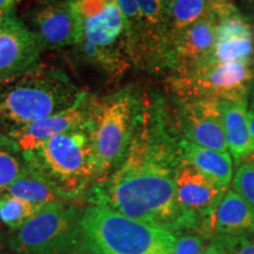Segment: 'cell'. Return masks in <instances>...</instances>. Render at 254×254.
<instances>
[{
  "instance_id": "18",
  "label": "cell",
  "mask_w": 254,
  "mask_h": 254,
  "mask_svg": "<svg viewBox=\"0 0 254 254\" xmlns=\"http://www.w3.org/2000/svg\"><path fill=\"white\" fill-rule=\"evenodd\" d=\"M5 192L41 207L55 204H67L72 201L58 187L28 164L26 170L9 185Z\"/></svg>"
},
{
  "instance_id": "5",
  "label": "cell",
  "mask_w": 254,
  "mask_h": 254,
  "mask_svg": "<svg viewBox=\"0 0 254 254\" xmlns=\"http://www.w3.org/2000/svg\"><path fill=\"white\" fill-rule=\"evenodd\" d=\"M91 131L92 123L24 152L26 163L47 178L72 201L95 183Z\"/></svg>"
},
{
  "instance_id": "8",
  "label": "cell",
  "mask_w": 254,
  "mask_h": 254,
  "mask_svg": "<svg viewBox=\"0 0 254 254\" xmlns=\"http://www.w3.org/2000/svg\"><path fill=\"white\" fill-rule=\"evenodd\" d=\"M81 214L71 202L46 206L12 237V250L15 254L55 252L84 231Z\"/></svg>"
},
{
  "instance_id": "24",
  "label": "cell",
  "mask_w": 254,
  "mask_h": 254,
  "mask_svg": "<svg viewBox=\"0 0 254 254\" xmlns=\"http://www.w3.org/2000/svg\"><path fill=\"white\" fill-rule=\"evenodd\" d=\"M234 190L254 207V163L247 160L238 168L233 180Z\"/></svg>"
},
{
  "instance_id": "29",
  "label": "cell",
  "mask_w": 254,
  "mask_h": 254,
  "mask_svg": "<svg viewBox=\"0 0 254 254\" xmlns=\"http://www.w3.org/2000/svg\"><path fill=\"white\" fill-rule=\"evenodd\" d=\"M240 2L246 8V11L254 15V0H240Z\"/></svg>"
},
{
  "instance_id": "27",
  "label": "cell",
  "mask_w": 254,
  "mask_h": 254,
  "mask_svg": "<svg viewBox=\"0 0 254 254\" xmlns=\"http://www.w3.org/2000/svg\"><path fill=\"white\" fill-rule=\"evenodd\" d=\"M202 241L199 237L184 236L176 241L173 254H201Z\"/></svg>"
},
{
  "instance_id": "14",
  "label": "cell",
  "mask_w": 254,
  "mask_h": 254,
  "mask_svg": "<svg viewBox=\"0 0 254 254\" xmlns=\"http://www.w3.org/2000/svg\"><path fill=\"white\" fill-rule=\"evenodd\" d=\"M178 204L195 218H207L220 202L222 190L183 159L176 174Z\"/></svg>"
},
{
  "instance_id": "19",
  "label": "cell",
  "mask_w": 254,
  "mask_h": 254,
  "mask_svg": "<svg viewBox=\"0 0 254 254\" xmlns=\"http://www.w3.org/2000/svg\"><path fill=\"white\" fill-rule=\"evenodd\" d=\"M164 1L165 18L160 47L164 41L211 13L209 0H164Z\"/></svg>"
},
{
  "instance_id": "23",
  "label": "cell",
  "mask_w": 254,
  "mask_h": 254,
  "mask_svg": "<svg viewBox=\"0 0 254 254\" xmlns=\"http://www.w3.org/2000/svg\"><path fill=\"white\" fill-rule=\"evenodd\" d=\"M252 38L254 39V27L239 12L218 21L215 30V41Z\"/></svg>"
},
{
  "instance_id": "6",
  "label": "cell",
  "mask_w": 254,
  "mask_h": 254,
  "mask_svg": "<svg viewBox=\"0 0 254 254\" xmlns=\"http://www.w3.org/2000/svg\"><path fill=\"white\" fill-rule=\"evenodd\" d=\"M81 226L103 254H173L172 232L90 205L82 211Z\"/></svg>"
},
{
  "instance_id": "17",
  "label": "cell",
  "mask_w": 254,
  "mask_h": 254,
  "mask_svg": "<svg viewBox=\"0 0 254 254\" xmlns=\"http://www.w3.org/2000/svg\"><path fill=\"white\" fill-rule=\"evenodd\" d=\"M225 134L237 163L249 160L254 153V138L250 131L246 104L220 101Z\"/></svg>"
},
{
  "instance_id": "4",
  "label": "cell",
  "mask_w": 254,
  "mask_h": 254,
  "mask_svg": "<svg viewBox=\"0 0 254 254\" xmlns=\"http://www.w3.org/2000/svg\"><path fill=\"white\" fill-rule=\"evenodd\" d=\"M81 30L77 47L82 58L111 77L132 66L126 44V23L118 0H67Z\"/></svg>"
},
{
  "instance_id": "26",
  "label": "cell",
  "mask_w": 254,
  "mask_h": 254,
  "mask_svg": "<svg viewBox=\"0 0 254 254\" xmlns=\"http://www.w3.org/2000/svg\"><path fill=\"white\" fill-rule=\"evenodd\" d=\"M51 254H103L97 246L92 243L85 231L72 239L69 243L56 250Z\"/></svg>"
},
{
  "instance_id": "3",
  "label": "cell",
  "mask_w": 254,
  "mask_h": 254,
  "mask_svg": "<svg viewBox=\"0 0 254 254\" xmlns=\"http://www.w3.org/2000/svg\"><path fill=\"white\" fill-rule=\"evenodd\" d=\"M146 94L136 85H126L99 98L92 122L91 148L95 182L122 164L140 123Z\"/></svg>"
},
{
  "instance_id": "13",
  "label": "cell",
  "mask_w": 254,
  "mask_h": 254,
  "mask_svg": "<svg viewBox=\"0 0 254 254\" xmlns=\"http://www.w3.org/2000/svg\"><path fill=\"white\" fill-rule=\"evenodd\" d=\"M27 26L44 50L77 46L81 40L80 25L67 0H43L32 9Z\"/></svg>"
},
{
  "instance_id": "16",
  "label": "cell",
  "mask_w": 254,
  "mask_h": 254,
  "mask_svg": "<svg viewBox=\"0 0 254 254\" xmlns=\"http://www.w3.org/2000/svg\"><path fill=\"white\" fill-rule=\"evenodd\" d=\"M179 146L184 160L220 189L227 190L233 174V164L228 152L209 150L186 139H182Z\"/></svg>"
},
{
  "instance_id": "10",
  "label": "cell",
  "mask_w": 254,
  "mask_h": 254,
  "mask_svg": "<svg viewBox=\"0 0 254 254\" xmlns=\"http://www.w3.org/2000/svg\"><path fill=\"white\" fill-rule=\"evenodd\" d=\"M178 128L184 139L219 152H227L220 100L180 98L177 107Z\"/></svg>"
},
{
  "instance_id": "15",
  "label": "cell",
  "mask_w": 254,
  "mask_h": 254,
  "mask_svg": "<svg viewBox=\"0 0 254 254\" xmlns=\"http://www.w3.org/2000/svg\"><path fill=\"white\" fill-rule=\"evenodd\" d=\"M205 226L209 232L221 236L254 232V207L236 190H227L207 218Z\"/></svg>"
},
{
  "instance_id": "22",
  "label": "cell",
  "mask_w": 254,
  "mask_h": 254,
  "mask_svg": "<svg viewBox=\"0 0 254 254\" xmlns=\"http://www.w3.org/2000/svg\"><path fill=\"white\" fill-rule=\"evenodd\" d=\"M43 208L6 192L0 194V220L12 230L18 231Z\"/></svg>"
},
{
  "instance_id": "32",
  "label": "cell",
  "mask_w": 254,
  "mask_h": 254,
  "mask_svg": "<svg viewBox=\"0 0 254 254\" xmlns=\"http://www.w3.org/2000/svg\"><path fill=\"white\" fill-rule=\"evenodd\" d=\"M250 100H251V110L254 111V80L251 85V90H250Z\"/></svg>"
},
{
  "instance_id": "9",
  "label": "cell",
  "mask_w": 254,
  "mask_h": 254,
  "mask_svg": "<svg viewBox=\"0 0 254 254\" xmlns=\"http://www.w3.org/2000/svg\"><path fill=\"white\" fill-rule=\"evenodd\" d=\"M217 25L218 19L209 13L164 41L155 68H168L177 74L205 62L214 46Z\"/></svg>"
},
{
  "instance_id": "11",
  "label": "cell",
  "mask_w": 254,
  "mask_h": 254,
  "mask_svg": "<svg viewBox=\"0 0 254 254\" xmlns=\"http://www.w3.org/2000/svg\"><path fill=\"white\" fill-rule=\"evenodd\" d=\"M43 46L21 19L12 14L0 24V86L39 64Z\"/></svg>"
},
{
  "instance_id": "7",
  "label": "cell",
  "mask_w": 254,
  "mask_h": 254,
  "mask_svg": "<svg viewBox=\"0 0 254 254\" xmlns=\"http://www.w3.org/2000/svg\"><path fill=\"white\" fill-rule=\"evenodd\" d=\"M254 80V62L200 64L171 78L179 98H209L247 104Z\"/></svg>"
},
{
  "instance_id": "12",
  "label": "cell",
  "mask_w": 254,
  "mask_h": 254,
  "mask_svg": "<svg viewBox=\"0 0 254 254\" xmlns=\"http://www.w3.org/2000/svg\"><path fill=\"white\" fill-rule=\"evenodd\" d=\"M99 98L85 91L74 105L52 114L40 122L9 132L8 136L17 142L21 151L33 150L41 142L90 125L97 111Z\"/></svg>"
},
{
  "instance_id": "31",
  "label": "cell",
  "mask_w": 254,
  "mask_h": 254,
  "mask_svg": "<svg viewBox=\"0 0 254 254\" xmlns=\"http://www.w3.org/2000/svg\"><path fill=\"white\" fill-rule=\"evenodd\" d=\"M201 254H219V252H218L217 246L211 245V246H208L207 249H205L204 251H202Z\"/></svg>"
},
{
  "instance_id": "1",
  "label": "cell",
  "mask_w": 254,
  "mask_h": 254,
  "mask_svg": "<svg viewBox=\"0 0 254 254\" xmlns=\"http://www.w3.org/2000/svg\"><path fill=\"white\" fill-rule=\"evenodd\" d=\"M165 100L145 97V106L126 157L113 172L88 190L90 205L99 206L170 232L193 226L198 218L178 204L176 174L183 160Z\"/></svg>"
},
{
  "instance_id": "21",
  "label": "cell",
  "mask_w": 254,
  "mask_h": 254,
  "mask_svg": "<svg viewBox=\"0 0 254 254\" xmlns=\"http://www.w3.org/2000/svg\"><path fill=\"white\" fill-rule=\"evenodd\" d=\"M254 62V39L241 38L215 41L208 58L201 64Z\"/></svg>"
},
{
  "instance_id": "30",
  "label": "cell",
  "mask_w": 254,
  "mask_h": 254,
  "mask_svg": "<svg viewBox=\"0 0 254 254\" xmlns=\"http://www.w3.org/2000/svg\"><path fill=\"white\" fill-rule=\"evenodd\" d=\"M247 119H249V126H250V131L252 133L253 138H254V111L251 110L250 112H247Z\"/></svg>"
},
{
  "instance_id": "25",
  "label": "cell",
  "mask_w": 254,
  "mask_h": 254,
  "mask_svg": "<svg viewBox=\"0 0 254 254\" xmlns=\"http://www.w3.org/2000/svg\"><path fill=\"white\" fill-rule=\"evenodd\" d=\"M214 245L219 254H254V237L252 236H222Z\"/></svg>"
},
{
  "instance_id": "33",
  "label": "cell",
  "mask_w": 254,
  "mask_h": 254,
  "mask_svg": "<svg viewBox=\"0 0 254 254\" xmlns=\"http://www.w3.org/2000/svg\"><path fill=\"white\" fill-rule=\"evenodd\" d=\"M249 160H251V161H253V163H254V153H253V155H252V157H251V158L249 159Z\"/></svg>"
},
{
  "instance_id": "20",
  "label": "cell",
  "mask_w": 254,
  "mask_h": 254,
  "mask_svg": "<svg viewBox=\"0 0 254 254\" xmlns=\"http://www.w3.org/2000/svg\"><path fill=\"white\" fill-rule=\"evenodd\" d=\"M24 152L17 142L0 131V194L26 170Z\"/></svg>"
},
{
  "instance_id": "2",
  "label": "cell",
  "mask_w": 254,
  "mask_h": 254,
  "mask_svg": "<svg viewBox=\"0 0 254 254\" xmlns=\"http://www.w3.org/2000/svg\"><path fill=\"white\" fill-rule=\"evenodd\" d=\"M84 92L62 69L37 64L0 86V131L8 134L68 109Z\"/></svg>"
},
{
  "instance_id": "28",
  "label": "cell",
  "mask_w": 254,
  "mask_h": 254,
  "mask_svg": "<svg viewBox=\"0 0 254 254\" xmlns=\"http://www.w3.org/2000/svg\"><path fill=\"white\" fill-rule=\"evenodd\" d=\"M21 0H0V24L14 14V9Z\"/></svg>"
}]
</instances>
